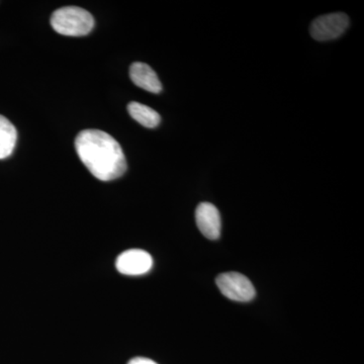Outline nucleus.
Instances as JSON below:
<instances>
[{"label": "nucleus", "mask_w": 364, "mask_h": 364, "mask_svg": "<svg viewBox=\"0 0 364 364\" xmlns=\"http://www.w3.org/2000/svg\"><path fill=\"white\" fill-rule=\"evenodd\" d=\"M349 26L348 16L337 13L318 16L311 25L310 33L314 39L325 42L337 39L343 35Z\"/></svg>", "instance_id": "20e7f679"}, {"label": "nucleus", "mask_w": 364, "mask_h": 364, "mask_svg": "<svg viewBox=\"0 0 364 364\" xmlns=\"http://www.w3.org/2000/svg\"><path fill=\"white\" fill-rule=\"evenodd\" d=\"M131 80L138 87L152 93H159L162 90V85L155 71L147 64L135 62L130 67Z\"/></svg>", "instance_id": "0eeeda50"}, {"label": "nucleus", "mask_w": 364, "mask_h": 364, "mask_svg": "<svg viewBox=\"0 0 364 364\" xmlns=\"http://www.w3.org/2000/svg\"><path fill=\"white\" fill-rule=\"evenodd\" d=\"M18 141L16 127L6 117L0 114V159H6L13 154Z\"/></svg>", "instance_id": "6e6552de"}, {"label": "nucleus", "mask_w": 364, "mask_h": 364, "mask_svg": "<svg viewBox=\"0 0 364 364\" xmlns=\"http://www.w3.org/2000/svg\"><path fill=\"white\" fill-rule=\"evenodd\" d=\"M215 282L221 293L233 301H249L255 296L252 282L241 273H222L217 277Z\"/></svg>", "instance_id": "7ed1b4c3"}, {"label": "nucleus", "mask_w": 364, "mask_h": 364, "mask_svg": "<svg viewBox=\"0 0 364 364\" xmlns=\"http://www.w3.org/2000/svg\"><path fill=\"white\" fill-rule=\"evenodd\" d=\"M117 269L119 273L130 277H138L150 272L153 259L149 253L141 249H130L117 257Z\"/></svg>", "instance_id": "39448f33"}, {"label": "nucleus", "mask_w": 364, "mask_h": 364, "mask_svg": "<svg viewBox=\"0 0 364 364\" xmlns=\"http://www.w3.org/2000/svg\"><path fill=\"white\" fill-rule=\"evenodd\" d=\"M128 112L136 122L145 128H156L161 121V117L156 111L140 102H130L128 105Z\"/></svg>", "instance_id": "1a4fd4ad"}, {"label": "nucleus", "mask_w": 364, "mask_h": 364, "mask_svg": "<svg viewBox=\"0 0 364 364\" xmlns=\"http://www.w3.org/2000/svg\"><path fill=\"white\" fill-rule=\"evenodd\" d=\"M128 364H158L155 361L151 360L149 358H136L132 359Z\"/></svg>", "instance_id": "9d476101"}, {"label": "nucleus", "mask_w": 364, "mask_h": 364, "mask_svg": "<svg viewBox=\"0 0 364 364\" xmlns=\"http://www.w3.org/2000/svg\"><path fill=\"white\" fill-rule=\"evenodd\" d=\"M75 148L81 162L100 181H114L127 171L126 157L121 145L105 132H80L75 139Z\"/></svg>", "instance_id": "f257e3e1"}, {"label": "nucleus", "mask_w": 364, "mask_h": 364, "mask_svg": "<svg viewBox=\"0 0 364 364\" xmlns=\"http://www.w3.org/2000/svg\"><path fill=\"white\" fill-rule=\"evenodd\" d=\"M52 28L60 35L68 37H83L95 26V18L85 9L78 6H65L52 14Z\"/></svg>", "instance_id": "f03ea898"}, {"label": "nucleus", "mask_w": 364, "mask_h": 364, "mask_svg": "<svg viewBox=\"0 0 364 364\" xmlns=\"http://www.w3.org/2000/svg\"><path fill=\"white\" fill-rule=\"evenodd\" d=\"M196 221L203 236L217 240L221 236V215L218 208L210 203H202L196 210Z\"/></svg>", "instance_id": "423d86ee"}]
</instances>
